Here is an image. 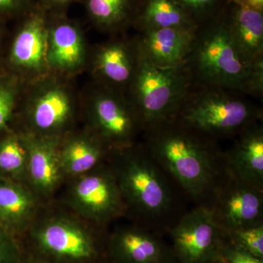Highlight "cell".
Here are the masks:
<instances>
[{
  "label": "cell",
  "mask_w": 263,
  "mask_h": 263,
  "mask_svg": "<svg viewBox=\"0 0 263 263\" xmlns=\"http://www.w3.org/2000/svg\"><path fill=\"white\" fill-rule=\"evenodd\" d=\"M90 131L112 150L135 144L143 133L139 117L127 95L93 84L85 97Z\"/></svg>",
  "instance_id": "cell-7"
},
{
  "label": "cell",
  "mask_w": 263,
  "mask_h": 263,
  "mask_svg": "<svg viewBox=\"0 0 263 263\" xmlns=\"http://www.w3.org/2000/svg\"><path fill=\"white\" fill-rule=\"evenodd\" d=\"M143 0H77L90 24L110 36L126 34L133 28Z\"/></svg>",
  "instance_id": "cell-20"
},
{
  "label": "cell",
  "mask_w": 263,
  "mask_h": 263,
  "mask_svg": "<svg viewBox=\"0 0 263 263\" xmlns=\"http://www.w3.org/2000/svg\"><path fill=\"white\" fill-rule=\"evenodd\" d=\"M193 81L183 64L157 67L141 51L139 65L126 95L141 119L143 131L175 117Z\"/></svg>",
  "instance_id": "cell-5"
},
{
  "label": "cell",
  "mask_w": 263,
  "mask_h": 263,
  "mask_svg": "<svg viewBox=\"0 0 263 263\" xmlns=\"http://www.w3.org/2000/svg\"><path fill=\"white\" fill-rule=\"evenodd\" d=\"M222 14L197 27L183 65L195 82L241 92L252 64L235 48Z\"/></svg>",
  "instance_id": "cell-4"
},
{
  "label": "cell",
  "mask_w": 263,
  "mask_h": 263,
  "mask_svg": "<svg viewBox=\"0 0 263 263\" xmlns=\"http://www.w3.org/2000/svg\"><path fill=\"white\" fill-rule=\"evenodd\" d=\"M40 247L53 257L70 262L98 258L96 238L75 221L55 218L45 221L35 233Z\"/></svg>",
  "instance_id": "cell-14"
},
{
  "label": "cell",
  "mask_w": 263,
  "mask_h": 263,
  "mask_svg": "<svg viewBox=\"0 0 263 263\" xmlns=\"http://www.w3.org/2000/svg\"><path fill=\"white\" fill-rule=\"evenodd\" d=\"M27 148L24 134L8 133L0 140V173L3 177L20 179L27 174Z\"/></svg>",
  "instance_id": "cell-24"
},
{
  "label": "cell",
  "mask_w": 263,
  "mask_h": 263,
  "mask_svg": "<svg viewBox=\"0 0 263 263\" xmlns=\"http://www.w3.org/2000/svg\"><path fill=\"white\" fill-rule=\"evenodd\" d=\"M224 151L230 174L235 179L263 190V125L255 123L236 137Z\"/></svg>",
  "instance_id": "cell-17"
},
{
  "label": "cell",
  "mask_w": 263,
  "mask_h": 263,
  "mask_svg": "<svg viewBox=\"0 0 263 263\" xmlns=\"http://www.w3.org/2000/svg\"><path fill=\"white\" fill-rule=\"evenodd\" d=\"M222 16L232 41L246 61L252 65L263 58V10L231 0Z\"/></svg>",
  "instance_id": "cell-18"
},
{
  "label": "cell",
  "mask_w": 263,
  "mask_h": 263,
  "mask_svg": "<svg viewBox=\"0 0 263 263\" xmlns=\"http://www.w3.org/2000/svg\"><path fill=\"white\" fill-rule=\"evenodd\" d=\"M3 21L0 19V43H1L2 34H3Z\"/></svg>",
  "instance_id": "cell-34"
},
{
  "label": "cell",
  "mask_w": 263,
  "mask_h": 263,
  "mask_svg": "<svg viewBox=\"0 0 263 263\" xmlns=\"http://www.w3.org/2000/svg\"><path fill=\"white\" fill-rule=\"evenodd\" d=\"M35 208L34 197L23 186L0 177V226L8 232L24 226Z\"/></svg>",
  "instance_id": "cell-23"
},
{
  "label": "cell",
  "mask_w": 263,
  "mask_h": 263,
  "mask_svg": "<svg viewBox=\"0 0 263 263\" xmlns=\"http://www.w3.org/2000/svg\"><path fill=\"white\" fill-rule=\"evenodd\" d=\"M197 27L219 18L231 0H174Z\"/></svg>",
  "instance_id": "cell-25"
},
{
  "label": "cell",
  "mask_w": 263,
  "mask_h": 263,
  "mask_svg": "<svg viewBox=\"0 0 263 263\" xmlns=\"http://www.w3.org/2000/svg\"><path fill=\"white\" fill-rule=\"evenodd\" d=\"M77 0H37V4L47 10L48 13L65 12L72 3Z\"/></svg>",
  "instance_id": "cell-32"
},
{
  "label": "cell",
  "mask_w": 263,
  "mask_h": 263,
  "mask_svg": "<svg viewBox=\"0 0 263 263\" xmlns=\"http://www.w3.org/2000/svg\"><path fill=\"white\" fill-rule=\"evenodd\" d=\"M90 51L84 30L67 13H48L47 62L50 73L68 78L84 70Z\"/></svg>",
  "instance_id": "cell-12"
},
{
  "label": "cell",
  "mask_w": 263,
  "mask_h": 263,
  "mask_svg": "<svg viewBox=\"0 0 263 263\" xmlns=\"http://www.w3.org/2000/svg\"><path fill=\"white\" fill-rule=\"evenodd\" d=\"M113 263H117V262H116L115 261H114V262Z\"/></svg>",
  "instance_id": "cell-35"
},
{
  "label": "cell",
  "mask_w": 263,
  "mask_h": 263,
  "mask_svg": "<svg viewBox=\"0 0 263 263\" xmlns=\"http://www.w3.org/2000/svg\"><path fill=\"white\" fill-rule=\"evenodd\" d=\"M110 166L127 211L136 224L167 234L183 213L179 187L157 163L143 143L111 150Z\"/></svg>",
  "instance_id": "cell-2"
},
{
  "label": "cell",
  "mask_w": 263,
  "mask_h": 263,
  "mask_svg": "<svg viewBox=\"0 0 263 263\" xmlns=\"http://www.w3.org/2000/svg\"><path fill=\"white\" fill-rule=\"evenodd\" d=\"M8 233L0 226V263H12L14 257V247Z\"/></svg>",
  "instance_id": "cell-31"
},
{
  "label": "cell",
  "mask_w": 263,
  "mask_h": 263,
  "mask_svg": "<svg viewBox=\"0 0 263 263\" xmlns=\"http://www.w3.org/2000/svg\"><path fill=\"white\" fill-rule=\"evenodd\" d=\"M21 19L8 54L19 80L29 83L49 74L47 62L48 12L39 4Z\"/></svg>",
  "instance_id": "cell-9"
},
{
  "label": "cell",
  "mask_w": 263,
  "mask_h": 263,
  "mask_svg": "<svg viewBox=\"0 0 263 263\" xmlns=\"http://www.w3.org/2000/svg\"><path fill=\"white\" fill-rule=\"evenodd\" d=\"M37 5V0H0V19L22 18Z\"/></svg>",
  "instance_id": "cell-30"
},
{
  "label": "cell",
  "mask_w": 263,
  "mask_h": 263,
  "mask_svg": "<svg viewBox=\"0 0 263 263\" xmlns=\"http://www.w3.org/2000/svg\"><path fill=\"white\" fill-rule=\"evenodd\" d=\"M22 81L18 78L0 79V133L8 127L22 93Z\"/></svg>",
  "instance_id": "cell-26"
},
{
  "label": "cell",
  "mask_w": 263,
  "mask_h": 263,
  "mask_svg": "<svg viewBox=\"0 0 263 263\" xmlns=\"http://www.w3.org/2000/svg\"><path fill=\"white\" fill-rule=\"evenodd\" d=\"M141 58L138 37L117 34L90 51L88 67L94 83L126 95Z\"/></svg>",
  "instance_id": "cell-11"
},
{
  "label": "cell",
  "mask_w": 263,
  "mask_h": 263,
  "mask_svg": "<svg viewBox=\"0 0 263 263\" xmlns=\"http://www.w3.org/2000/svg\"><path fill=\"white\" fill-rule=\"evenodd\" d=\"M241 92L261 99L263 96V58L252 63Z\"/></svg>",
  "instance_id": "cell-29"
},
{
  "label": "cell",
  "mask_w": 263,
  "mask_h": 263,
  "mask_svg": "<svg viewBox=\"0 0 263 263\" xmlns=\"http://www.w3.org/2000/svg\"><path fill=\"white\" fill-rule=\"evenodd\" d=\"M112 149L90 131L60 142V160L63 174L83 176L100 166Z\"/></svg>",
  "instance_id": "cell-21"
},
{
  "label": "cell",
  "mask_w": 263,
  "mask_h": 263,
  "mask_svg": "<svg viewBox=\"0 0 263 263\" xmlns=\"http://www.w3.org/2000/svg\"><path fill=\"white\" fill-rule=\"evenodd\" d=\"M178 263H212L224 238L212 209L195 206L167 233Z\"/></svg>",
  "instance_id": "cell-8"
},
{
  "label": "cell",
  "mask_w": 263,
  "mask_h": 263,
  "mask_svg": "<svg viewBox=\"0 0 263 263\" xmlns=\"http://www.w3.org/2000/svg\"><path fill=\"white\" fill-rule=\"evenodd\" d=\"M212 263H263V259L249 253L224 235Z\"/></svg>",
  "instance_id": "cell-28"
},
{
  "label": "cell",
  "mask_w": 263,
  "mask_h": 263,
  "mask_svg": "<svg viewBox=\"0 0 263 263\" xmlns=\"http://www.w3.org/2000/svg\"><path fill=\"white\" fill-rule=\"evenodd\" d=\"M224 235L263 224V190L232 176L212 209Z\"/></svg>",
  "instance_id": "cell-13"
},
{
  "label": "cell",
  "mask_w": 263,
  "mask_h": 263,
  "mask_svg": "<svg viewBox=\"0 0 263 263\" xmlns=\"http://www.w3.org/2000/svg\"><path fill=\"white\" fill-rule=\"evenodd\" d=\"M27 148V175L36 191L51 193L58 186L62 174L60 160V137L24 134Z\"/></svg>",
  "instance_id": "cell-16"
},
{
  "label": "cell",
  "mask_w": 263,
  "mask_h": 263,
  "mask_svg": "<svg viewBox=\"0 0 263 263\" xmlns=\"http://www.w3.org/2000/svg\"><path fill=\"white\" fill-rule=\"evenodd\" d=\"M197 27L174 0H143L133 28L138 32L166 28L195 32Z\"/></svg>",
  "instance_id": "cell-22"
},
{
  "label": "cell",
  "mask_w": 263,
  "mask_h": 263,
  "mask_svg": "<svg viewBox=\"0 0 263 263\" xmlns=\"http://www.w3.org/2000/svg\"><path fill=\"white\" fill-rule=\"evenodd\" d=\"M154 159L195 206L212 209L232 178L218 142L169 119L143 132Z\"/></svg>",
  "instance_id": "cell-1"
},
{
  "label": "cell",
  "mask_w": 263,
  "mask_h": 263,
  "mask_svg": "<svg viewBox=\"0 0 263 263\" xmlns=\"http://www.w3.org/2000/svg\"><path fill=\"white\" fill-rule=\"evenodd\" d=\"M173 119L217 141L262 122V108L235 90L193 81Z\"/></svg>",
  "instance_id": "cell-3"
},
{
  "label": "cell",
  "mask_w": 263,
  "mask_h": 263,
  "mask_svg": "<svg viewBox=\"0 0 263 263\" xmlns=\"http://www.w3.org/2000/svg\"><path fill=\"white\" fill-rule=\"evenodd\" d=\"M226 235L249 253L263 259V224L235 230Z\"/></svg>",
  "instance_id": "cell-27"
},
{
  "label": "cell",
  "mask_w": 263,
  "mask_h": 263,
  "mask_svg": "<svg viewBox=\"0 0 263 263\" xmlns=\"http://www.w3.org/2000/svg\"><path fill=\"white\" fill-rule=\"evenodd\" d=\"M67 79L49 73L29 83L24 108L29 134L62 138L70 126L78 98Z\"/></svg>",
  "instance_id": "cell-6"
},
{
  "label": "cell",
  "mask_w": 263,
  "mask_h": 263,
  "mask_svg": "<svg viewBox=\"0 0 263 263\" xmlns=\"http://www.w3.org/2000/svg\"><path fill=\"white\" fill-rule=\"evenodd\" d=\"M195 32L166 28L142 31L137 34L142 54L155 66L183 65L193 45Z\"/></svg>",
  "instance_id": "cell-19"
},
{
  "label": "cell",
  "mask_w": 263,
  "mask_h": 263,
  "mask_svg": "<svg viewBox=\"0 0 263 263\" xmlns=\"http://www.w3.org/2000/svg\"><path fill=\"white\" fill-rule=\"evenodd\" d=\"M72 208L86 219L105 224L127 212L110 167L98 166L81 176L70 193Z\"/></svg>",
  "instance_id": "cell-10"
},
{
  "label": "cell",
  "mask_w": 263,
  "mask_h": 263,
  "mask_svg": "<svg viewBox=\"0 0 263 263\" xmlns=\"http://www.w3.org/2000/svg\"><path fill=\"white\" fill-rule=\"evenodd\" d=\"M232 1L252 9L263 10V0H232Z\"/></svg>",
  "instance_id": "cell-33"
},
{
  "label": "cell",
  "mask_w": 263,
  "mask_h": 263,
  "mask_svg": "<svg viewBox=\"0 0 263 263\" xmlns=\"http://www.w3.org/2000/svg\"><path fill=\"white\" fill-rule=\"evenodd\" d=\"M162 235L138 224L121 228L109 239L110 256L117 263H178Z\"/></svg>",
  "instance_id": "cell-15"
}]
</instances>
